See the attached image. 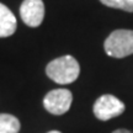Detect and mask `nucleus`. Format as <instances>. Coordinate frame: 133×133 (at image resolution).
Returning a JSON list of instances; mask_svg holds the SVG:
<instances>
[{"instance_id":"nucleus-1","label":"nucleus","mask_w":133,"mask_h":133,"mask_svg":"<svg viewBox=\"0 0 133 133\" xmlns=\"http://www.w3.org/2000/svg\"><path fill=\"white\" fill-rule=\"evenodd\" d=\"M46 74L54 83L65 85L78 79L80 74V65L74 57L63 56L48 63L46 66Z\"/></svg>"},{"instance_id":"nucleus-2","label":"nucleus","mask_w":133,"mask_h":133,"mask_svg":"<svg viewBox=\"0 0 133 133\" xmlns=\"http://www.w3.org/2000/svg\"><path fill=\"white\" fill-rule=\"evenodd\" d=\"M104 49L112 58H126L133 54V30H115L105 39Z\"/></svg>"},{"instance_id":"nucleus-3","label":"nucleus","mask_w":133,"mask_h":133,"mask_svg":"<svg viewBox=\"0 0 133 133\" xmlns=\"http://www.w3.org/2000/svg\"><path fill=\"white\" fill-rule=\"evenodd\" d=\"M94 115L100 121H109V119L122 115L126 110L124 104L114 95L105 94L100 96L94 104Z\"/></svg>"},{"instance_id":"nucleus-4","label":"nucleus","mask_w":133,"mask_h":133,"mask_svg":"<svg viewBox=\"0 0 133 133\" xmlns=\"http://www.w3.org/2000/svg\"><path fill=\"white\" fill-rule=\"evenodd\" d=\"M73 102V94L66 89H56L49 91L43 99V106L49 114L64 115L69 111Z\"/></svg>"},{"instance_id":"nucleus-5","label":"nucleus","mask_w":133,"mask_h":133,"mask_svg":"<svg viewBox=\"0 0 133 133\" xmlns=\"http://www.w3.org/2000/svg\"><path fill=\"white\" fill-rule=\"evenodd\" d=\"M20 16L30 27H38L44 19V4L42 0H24L20 6Z\"/></svg>"},{"instance_id":"nucleus-6","label":"nucleus","mask_w":133,"mask_h":133,"mask_svg":"<svg viewBox=\"0 0 133 133\" xmlns=\"http://www.w3.org/2000/svg\"><path fill=\"white\" fill-rule=\"evenodd\" d=\"M17 27V21L12 11L6 5L0 3V38L14 35Z\"/></svg>"},{"instance_id":"nucleus-7","label":"nucleus","mask_w":133,"mask_h":133,"mask_svg":"<svg viewBox=\"0 0 133 133\" xmlns=\"http://www.w3.org/2000/svg\"><path fill=\"white\" fill-rule=\"evenodd\" d=\"M21 123L17 117L9 114H0V133H19Z\"/></svg>"},{"instance_id":"nucleus-8","label":"nucleus","mask_w":133,"mask_h":133,"mask_svg":"<svg viewBox=\"0 0 133 133\" xmlns=\"http://www.w3.org/2000/svg\"><path fill=\"white\" fill-rule=\"evenodd\" d=\"M107 8L133 12V0H100Z\"/></svg>"},{"instance_id":"nucleus-9","label":"nucleus","mask_w":133,"mask_h":133,"mask_svg":"<svg viewBox=\"0 0 133 133\" xmlns=\"http://www.w3.org/2000/svg\"><path fill=\"white\" fill-rule=\"evenodd\" d=\"M112 133H133V132H131V131H128V129L119 128V129H116V131H114Z\"/></svg>"},{"instance_id":"nucleus-10","label":"nucleus","mask_w":133,"mask_h":133,"mask_svg":"<svg viewBox=\"0 0 133 133\" xmlns=\"http://www.w3.org/2000/svg\"><path fill=\"white\" fill-rule=\"evenodd\" d=\"M47 133H62V132H59V131H49Z\"/></svg>"}]
</instances>
